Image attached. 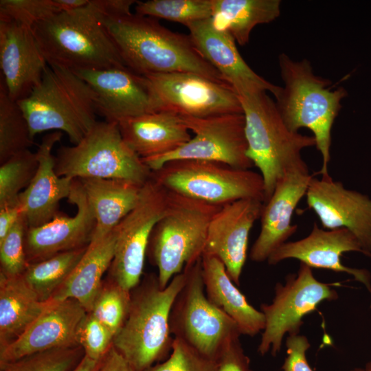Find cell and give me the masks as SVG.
Returning a JSON list of instances; mask_svg holds the SVG:
<instances>
[{"instance_id": "2", "label": "cell", "mask_w": 371, "mask_h": 371, "mask_svg": "<svg viewBox=\"0 0 371 371\" xmlns=\"http://www.w3.org/2000/svg\"><path fill=\"white\" fill-rule=\"evenodd\" d=\"M278 65L284 87L273 95L280 114L291 131L306 128L313 133L322 159L318 174L330 176L332 128L347 91L342 87L333 89L331 81L316 75L307 59L294 60L282 53Z\"/></svg>"}, {"instance_id": "5", "label": "cell", "mask_w": 371, "mask_h": 371, "mask_svg": "<svg viewBox=\"0 0 371 371\" xmlns=\"http://www.w3.org/2000/svg\"><path fill=\"white\" fill-rule=\"evenodd\" d=\"M236 93L245 116L247 155L263 179L266 202L280 179L304 162L301 152L315 146V140L286 126L267 91L253 87Z\"/></svg>"}, {"instance_id": "26", "label": "cell", "mask_w": 371, "mask_h": 371, "mask_svg": "<svg viewBox=\"0 0 371 371\" xmlns=\"http://www.w3.org/2000/svg\"><path fill=\"white\" fill-rule=\"evenodd\" d=\"M202 276L208 300L232 318L241 335L255 336L265 326L264 314L251 306L229 276L223 263L203 254Z\"/></svg>"}, {"instance_id": "37", "label": "cell", "mask_w": 371, "mask_h": 371, "mask_svg": "<svg viewBox=\"0 0 371 371\" xmlns=\"http://www.w3.org/2000/svg\"><path fill=\"white\" fill-rule=\"evenodd\" d=\"M28 228L24 213L0 241L1 272L9 276H20L27 267L25 237Z\"/></svg>"}, {"instance_id": "33", "label": "cell", "mask_w": 371, "mask_h": 371, "mask_svg": "<svg viewBox=\"0 0 371 371\" xmlns=\"http://www.w3.org/2000/svg\"><path fill=\"white\" fill-rule=\"evenodd\" d=\"M212 0H148L137 1L135 14L177 22L188 27L211 18Z\"/></svg>"}, {"instance_id": "12", "label": "cell", "mask_w": 371, "mask_h": 371, "mask_svg": "<svg viewBox=\"0 0 371 371\" xmlns=\"http://www.w3.org/2000/svg\"><path fill=\"white\" fill-rule=\"evenodd\" d=\"M337 297L330 284L318 281L312 269L300 263L297 274L289 275L284 284L276 285L272 302L260 306L265 326L258 352L265 355L270 350L276 356L286 333L298 334L305 315L314 311L322 302Z\"/></svg>"}, {"instance_id": "25", "label": "cell", "mask_w": 371, "mask_h": 371, "mask_svg": "<svg viewBox=\"0 0 371 371\" xmlns=\"http://www.w3.org/2000/svg\"><path fill=\"white\" fill-rule=\"evenodd\" d=\"M117 125L124 142L142 159L168 154L192 138L181 116L169 111L148 113Z\"/></svg>"}, {"instance_id": "38", "label": "cell", "mask_w": 371, "mask_h": 371, "mask_svg": "<svg viewBox=\"0 0 371 371\" xmlns=\"http://www.w3.org/2000/svg\"><path fill=\"white\" fill-rule=\"evenodd\" d=\"M58 12L55 0L0 1L1 21H12L31 28Z\"/></svg>"}, {"instance_id": "21", "label": "cell", "mask_w": 371, "mask_h": 371, "mask_svg": "<svg viewBox=\"0 0 371 371\" xmlns=\"http://www.w3.org/2000/svg\"><path fill=\"white\" fill-rule=\"evenodd\" d=\"M87 313L74 299L53 301L18 338L0 348V363L49 349L79 346L77 330Z\"/></svg>"}, {"instance_id": "16", "label": "cell", "mask_w": 371, "mask_h": 371, "mask_svg": "<svg viewBox=\"0 0 371 371\" xmlns=\"http://www.w3.org/2000/svg\"><path fill=\"white\" fill-rule=\"evenodd\" d=\"M313 177L304 161L290 168L278 181L271 196L263 203L260 231L249 253L252 261L267 260L297 232L292 216Z\"/></svg>"}, {"instance_id": "13", "label": "cell", "mask_w": 371, "mask_h": 371, "mask_svg": "<svg viewBox=\"0 0 371 371\" xmlns=\"http://www.w3.org/2000/svg\"><path fill=\"white\" fill-rule=\"evenodd\" d=\"M180 116L194 137L168 154L142 159L152 172L168 161L179 159L217 161L240 169H250L254 166L247 155L243 113L203 118Z\"/></svg>"}, {"instance_id": "14", "label": "cell", "mask_w": 371, "mask_h": 371, "mask_svg": "<svg viewBox=\"0 0 371 371\" xmlns=\"http://www.w3.org/2000/svg\"><path fill=\"white\" fill-rule=\"evenodd\" d=\"M168 192L151 177L133 210L116 227L110 280L131 291L140 282L151 232L164 213Z\"/></svg>"}, {"instance_id": "32", "label": "cell", "mask_w": 371, "mask_h": 371, "mask_svg": "<svg viewBox=\"0 0 371 371\" xmlns=\"http://www.w3.org/2000/svg\"><path fill=\"white\" fill-rule=\"evenodd\" d=\"M0 85V164L34 144L27 121L16 101L12 100L3 80Z\"/></svg>"}, {"instance_id": "9", "label": "cell", "mask_w": 371, "mask_h": 371, "mask_svg": "<svg viewBox=\"0 0 371 371\" xmlns=\"http://www.w3.org/2000/svg\"><path fill=\"white\" fill-rule=\"evenodd\" d=\"M152 178L167 191L222 207L241 199L265 202V185L259 172L205 160L179 159L152 172Z\"/></svg>"}, {"instance_id": "18", "label": "cell", "mask_w": 371, "mask_h": 371, "mask_svg": "<svg viewBox=\"0 0 371 371\" xmlns=\"http://www.w3.org/2000/svg\"><path fill=\"white\" fill-rule=\"evenodd\" d=\"M263 203L252 199L228 203L215 213L208 226L203 254L218 258L236 285L247 260L249 233L260 218Z\"/></svg>"}, {"instance_id": "24", "label": "cell", "mask_w": 371, "mask_h": 371, "mask_svg": "<svg viewBox=\"0 0 371 371\" xmlns=\"http://www.w3.org/2000/svg\"><path fill=\"white\" fill-rule=\"evenodd\" d=\"M189 36L198 51L234 90L258 87L273 95L280 86L260 76L240 54L232 36L217 28L211 18L188 25Z\"/></svg>"}, {"instance_id": "41", "label": "cell", "mask_w": 371, "mask_h": 371, "mask_svg": "<svg viewBox=\"0 0 371 371\" xmlns=\"http://www.w3.org/2000/svg\"><path fill=\"white\" fill-rule=\"evenodd\" d=\"M286 346L287 357L282 366V371H313L306 357V352L311 344L305 336L298 334L289 335Z\"/></svg>"}, {"instance_id": "20", "label": "cell", "mask_w": 371, "mask_h": 371, "mask_svg": "<svg viewBox=\"0 0 371 371\" xmlns=\"http://www.w3.org/2000/svg\"><path fill=\"white\" fill-rule=\"evenodd\" d=\"M357 251L364 254L355 236L346 228L326 229L314 223L309 234L296 241L286 242L276 249L267 260L276 265L289 258L297 259L311 269H324L347 273L363 284L371 293L370 274L366 269L343 265V254Z\"/></svg>"}, {"instance_id": "19", "label": "cell", "mask_w": 371, "mask_h": 371, "mask_svg": "<svg viewBox=\"0 0 371 371\" xmlns=\"http://www.w3.org/2000/svg\"><path fill=\"white\" fill-rule=\"evenodd\" d=\"M96 95V113L111 123L152 113L151 97L144 76L127 67L74 71Z\"/></svg>"}, {"instance_id": "8", "label": "cell", "mask_w": 371, "mask_h": 371, "mask_svg": "<svg viewBox=\"0 0 371 371\" xmlns=\"http://www.w3.org/2000/svg\"><path fill=\"white\" fill-rule=\"evenodd\" d=\"M59 177L115 179L144 185L151 170L124 142L117 123L97 122L72 146H61L55 155Z\"/></svg>"}, {"instance_id": "36", "label": "cell", "mask_w": 371, "mask_h": 371, "mask_svg": "<svg viewBox=\"0 0 371 371\" xmlns=\"http://www.w3.org/2000/svg\"><path fill=\"white\" fill-rule=\"evenodd\" d=\"M131 301V291L110 280L102 284L89 313L115 335L127 317Z\"/></svg>"}, {"instance_id": "23", "label": "cell", "mask_w": 371, "mask_h": 371, "mask_svg": "<svg viewBox=\"0 0 371 371\" xmlns=\"http://www.w3.org/2000/svg\"><path fill=\"white\" fill-rule=\"evenodd\" d=\"M63 136L60 131L45 135L36 152L37 172L28 187L20 193L18 201L22 206L28 227L43 225L59 214L60 202L69 196L73 179L59 177L55 171L54 145Z\"/></svg>"}, {"instance_id": "48", "label": "cell", "mask_w": 371, "mask_h": 371, "mask_svg": "<svg viewBox=\"0 0 371 371\" xmlns=\"http://www.w3.org/2000/svg\"><path fill=\"white\" fill-rule=\"evenodd\" d=\"M366 370L368 371H371V362H370L366 367Z\"/></svg>"}, {"instance_id": "22", "label": "cell", "mask_w": 371, "mask_h": 371, "mask_svg": "<svg viewBox=\"0 0 371 371\" xmlns=\"http://www.w3.org/2000/svg\"><path fill=\"white\" fill-rule=\"evenodd\" d=\"M0 66L9 97L26 98L41 82L47 66L31 27L0 20Z\"/></svg>"}, {"instance_id": "49", "label": "cell", "mask_w": 371, "mask_h": 371, "mask_svg": "<svg viewBox=\"0 0 371 371\" xmlns=\"http://www.w3.org/2000/svg\"><path fill=\"white\" fill-rule=\"evenodd\" d=\"M352 371H368V370H367L366 369L365 370L357 369V370H352Z\"/></svg>"}, {"instance_id": "7", "label": "cell", "mask_w": 371, "mask_h": 371, "mask_svg": "<svg viewBox=\"0 0 371 371\" xmlns=\"http://www.w3.org/2000/svg\"><path fill=\"white\" fill-rule=\"evenodd\" d=\"M168 192L164 213L155 225L146 256L164 289L203 254L209 224L221 207Z\"/></svg>"}, {"instance_id": "46", "label": "cell", "mask_w": 371, "mask_h": 371, "mask_svg": "<svg viewBox=\"0 0 371 371\" xmlns=\"http://www.w3.org/2000/svg\"><path fill=\"white\" fill-rule=\"evenodd\" d=\"M59 12L74 10L87 5L89 0H55Z\"/></svg>"}, {"instance_id": "39", "label": "cell", "mask_w": 371, "mask_h": 371, "mask_svg": "<svg viewBox=\"0 0 371 371\" xmlns=\"http://www.w3.org/2000/svg\"><path fill=\"white\" fill-rule=\"evenodd\" d=\"M145 371H217V363L183 341L174 338L168 357Z\"/></svg>"}, {"instance_id": "31", "label": "cell", "mask_w": 371, "mask_h": 371, "mask_svg": "<svg viewBox=\"0 0 371 371\" xmlns=\"http://www.w3.org/2000/svg\"><path fill=\"white\" fill-rule=\"evenodd\" d=\"M88 246L60 252L29 264L22 274L25 282L41 301L50 300L80 261Z\"/></svg>"}, {"instance_id": "4", "label": "cell", "mask_w": 371, "mask_h": 371, "mask_svg": "<svg viewBox=\"0 0 371 371\" xmlns=\"http://www.w3.org/2000/svg\"><path fill=\"white\" fill-rule=\"evenodd\" d=\"M186 279L183 270L161 289L157 275L152 273L131 291L129 311L113 346L135 371H145L170 355V311Z\"/></svg>"}, {"instance_id": "42", "label": "cell", "mask_w": 371, "mask_h": 371, "mask_svg": "<svg viewBox=\"0 0 371 371\" xmlns=\"http://www.w3.org/2000/svg\"><path fill=\"white\" fill-rule=\"evenodd\" d=\"M217 371H252L239 338L231 341L216 361Z\"/></svg>"}, {"instance_id": "1", "label": "cell", "mask_w": 371, "mask_h": 371, "mask_svg": "<svg viewBox=\"0 0 371 371\" xmlns=\"http://www.w3.org/2000/svg\"><path fill=\"white\" fill-rule=\"evenodd\" d=\"M104 21L125 65L134 72L142 76L190 72L227 84L189 35L174 32L154 18L133 13L104 16Z\"/></svg>"}, {"instance_id": "47", "label": "cell", "mask_w": 371, "mask_h": 371, "mask_svg": "<svg viewBox=\"0 0 371 371\" xmlns=\"http://www.w3.org/2000/svg\"><path fill=\"white\" fill-rule=\"evenodd\" d=\"M102 360L95 361L85 355L80 362L73 371H99Z\"/></svg>"}, {"instance_id": "29", "label": "cell", "mask_w": 371, "mask_h": 371, "mask_svg": "<svg viewBox=\"0 0 371 371\" xmlns=\"http://www.w3.org/2000/svg\"><path fill=\"white\" fill-rule=\"evenodd\" d=\"M52 302L41 301L22 275L0 272V348L18 338Z\"/></svg>"}, {"instance_id": "17", "label": "cell", "mask_w": 371, "mask_h": 371, "mask_svg": "<svg viewBox=\"0 0 371 371\" xmlns=\"http://www.w3.org/2000/svg\"><path fill=\"white\" fill-rule=\"evenodd\" d=\"M67 199L76 206L75 216L60 212L43 225L27 228L25 251L29 264L90 244L95 219L79 179H73Z\"/></svg>"}, {"instance_id": "10", "label": "cell", "mask_w": 371, "mask_h": 371, "mask_svg": "<svg viewBox=\"0 0 371 371\" xmlns=\"http://www.w3.org/2000/svg\"><path fill=\"white\" fill-rule=\"evenodd\" d=\"M201 258L183 269L186 279L172 306L170 332L174 338L216 361L241 333L236 322L207 297Z\"/></svg>"}, {"instance_id": "15", "label": "cell", "mask_w": 371, "mask_h": 371, "mask_svg": "<svg viewBox=\"0 0 371 371\" xmlns=\"http://www.w3.org/2000/svg\"><path fill=\"white\" fill-rule=\"evenodd\" d=\"M306 204L326 229L346 228L359 240L364 254L371 256V199L346 188L331 177H312Z\"/></svg>"}, {"instance_id": "11", "label": "cell", "mask_w": 371, "mask_h": 371, "mask_svg": "<svg viewBox=\"0 0 371 371\" xmlns=\"http://www.w3.org/2000/svg\"><path fill=\"white\" fill-rule=\"evenodd\" d=\"M152 111L209 117L243 113L238 95L228 84L190 72L144 75Z\"/></svg>"}, {"instance_id": "27", "label": "cell", "mask_w": 371, "mask_h": 371, "mask_svg": "<svg viewBox=\"0 0 371 371\" xmlns=\"http://www.w3.org/2000/svg\"><path fill=\"white\" fill-rule=\"evenodd\" d=\"M80 180L95 219L91 243L96 242L112 232L133 210L143 185L115 179Z\"/></svg>"}, {"instance_id": "44", "label": "cell", "mask_w": 371, "mask_h": 371, "mask_svg": "<svg viewBox=\"0 0 371 371\" xmlns=\"http://www.w3.org/2000/svg\"><path fill=\"white\" fill-rule=\"evenodd\" d=\"M23 213L19 201L0 208V241L7 235Z\"/></svg>"}, {"instance_id": "45", "label": "cell", "mask_w": 371, "mask_h": 371, "mask_svg": "<svg viewBox=\"0 0 371 371\" xmlns=\"http://www.w3.org/2000/svg\"><path fill=\"white\" fill-rule=\"evenodd\" d=\"M99 371H135L112 345L102 359Z\"/></svg>"}, {"instance_id": "6", "label": "cell", "mask_w": 371, "mask_h": 371, "mask_svg": "<svg viewBox=\"0 0 371 371\" xmlns=\"http://www.w3.org/2000/svg\"><path fill=\"white\" fill-rule=\"evenodd\" d=\"M96 95L74 71L47 65L39 84L17 101L32 137L48 131L67 134L78 144L98 122Z\"/></svg>"}, {"instance_id": "3", "label": "cell", "mask_w": 371, "mask_h": 371, "mask_svg": "<svg viewBox=\"0 0 371 371\" xmlns=\"http://www.w3.org/2000/svg\"><path fill=\"white\" fill-rule=\"evenodd\" d=\"M32 30L49 65L72 71L126 67L104 16L91 0L82 8L52 15Z\"/></svg>"}, {"instance_id": "40", "label": "cell", "mask_w": 371, "mask_h": 371, "mask_svg": "<svg viewBox=\"0 0 371 371\" xmlns=\"http://www.w3.org/2000/svg\"><path fill=\"white\" fill-rule=\"evenodd\" d=\"M114 334L104 325L87 313L77 330V341L90 359H103L113 345Z\"/></svg>"}, {"instance_id": "34", "label": "cell", "mask_w": 371, "mask_h": 371, "mask_svg": "<svg viewBox=\"0 0 371 371\" xmlns=\"http://www.w3.org/2000/svg\"><path fill=\"white\" fill-rule=\"evenodd\" d=\"M0 208L18 202L19 195L34 177L38 161L30 149L19 153L0 164Z\"/></svg>"}, {"instance_id": "43", "label": "cell", "mask_w": 371, "mask_h": 371, "mask_svg": "<svg viewBox=\"0 0 371 371\" xmlns=\"http://www.w3.org/2000/svg\"><path fill=\"white\" fill-rule=\"evenodd\" d=\"M104 17L122 16L131 14V8L135 0H91Z\"/></svg>"}, {"instance_id": "35", "label": "cell", "mask_w": 371, "mask_h": 371, "mask_svg": "<svg viewBox=\"0 0 371 371\" xmlns=\"http://www.w3.org/2000/svg\"><path fill=\"white\" fill-rule=\"evenodd\" d=\"M84 356L80 346L56 348L0 363V371H73Z\"/></svg>"}, {"instance_id": "30", "label": "cell", "mask_w": 371, "mask_h": 371, "mask_svg": "<svg viewBox=\"0 0 371 371\" xmlns=\"http://www.w3.org/2000/svg\"><path fill=\"white\" fill-rule=\"evenodd\" d=\"M211 20L240 45H246L252 30L280 14V0H212Z\"/></svg>"}, {"instance_id": "28", "label": "cell", "mask_w": 371, "mask_h": 371, "mask_svg": "<svg viewBox=\"0 0 371 371\" xmlns=\"http://www.w3.org/2000/svg\"><path fill=\"white\" fill-rule=\"evenodd\" d=\"M116 240L115 227L102 239L90 243L80 261L51 300L74 299L89 313L102 286V276L111 265Z\"/></svg>"}]
</instances>
